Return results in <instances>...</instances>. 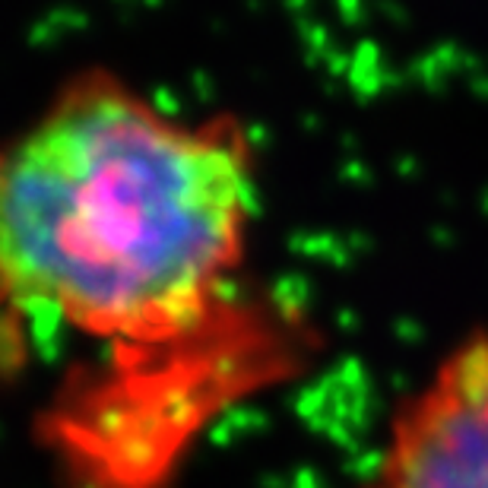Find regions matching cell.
I'll return each instance as SVG.
<instances>
[{
  "mask_svg": "<svg viewBox=\"0 0 488 488\" xmlns=\"http://www.w3.org/2000/svg\"><path fill=\"white\" fill-rule=\"evenodd\" d=\"M254 194L232 114L188 120L112 70L70 76L0 143V323L51 321L162 377L156 359L229 333Z\"/></svg>",
  "mask_w": 488,
  "mask_h": 488,
  "instance_id": "1",
  "label": "cell"
},
{
  "mask_svg": "<svg viewBox=\"0 0 488 488\" xmlns=\"http://www.w3.org/2000/svg\"><path fill=\"white\" fill-rule=\"evenodd\" d=\"M361 488H488V337L460 345L399 409Z\"/></svg>",
  "mask_w": 488,
  "mask_h": 488,
  "instance_id": "2",
  "label": "cell"
}]
</instances>
